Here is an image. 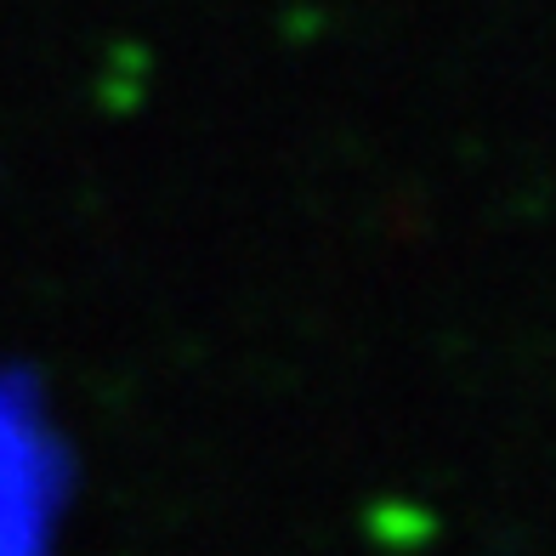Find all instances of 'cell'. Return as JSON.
<instances>
[{
  "instance_id": "6da1fadb",
  "label": "cell",
  "mask_w": 556,
  "mask_h": 556,
  "mask_svg": "<svg viewBox=\"0 0 556 556\" xmlns=\"http://www.w3.org/2000/svg\"><path fill=\"white\" fill-rule=\"evenodd\" d=\"M68 489V448L40 387L0 375V556L40 534Z\"/></svg>"
}]
</instances>
